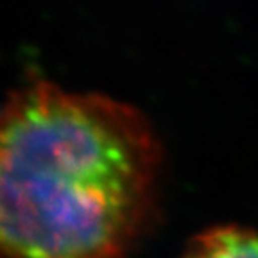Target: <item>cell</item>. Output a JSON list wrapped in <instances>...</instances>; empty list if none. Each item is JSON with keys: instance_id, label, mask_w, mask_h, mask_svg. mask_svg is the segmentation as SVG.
<instances>
[{"instance_id": "7a4b0ae2", "label": "cell", "mask_w": 258, "mask_h": 258, "mask_svg": "<svg viewBox=\"0 0 258 258\" xmlns=\"http://www.w3.org/2000/svg\"><path fill=\"white\" fill-rule=\"evenodd\" d=\"M179 258H258V230L244 226L212 228L194 237Z\"/></svg>"}, {"instance_id": "6da1fadb", "label": "cell", "mask_w": 258, "mask_h": 258, "mask_svg": "<svg viewBox=\"0 0 258 258\" xmlns=\"http://www.w3.org/2000/svg\"><path fill=\"white\" fill-rule=\"evenodd\" d=\"M163 151L140 109L34 83L0 108V258H131L160 215Z\"/></svg>"}]
</instances>
